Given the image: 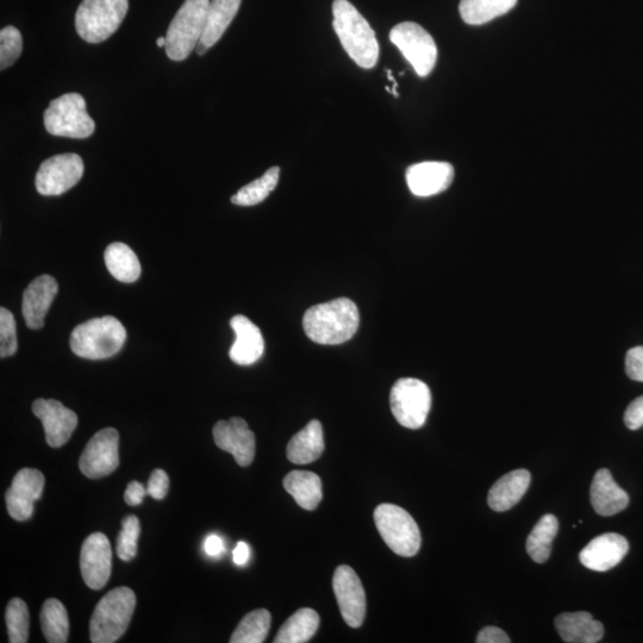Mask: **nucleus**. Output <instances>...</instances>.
I'll use <instances>...</instances> for the list:
<instances>
[{
    "mask_svg": "<svg viewBox=\"0 0 643 643\" xmlns=\"http://www.w3.org/2000/svg\"><path fill=\"white\" fill-rule=\"evenodd\" d=\"M23 49V39L15 27H5L0 31V68L2 71L5 68L14 65Z\"/></svg>",
    "mask_w": 643,
    "mask_h": 643,
    "instance_id": "obj_37",
    "label": "nucleus"
},
{
    "mask_svg": "<svg viewBox=\"0 0 643 643\" xmlns=\"http://www.w3.org/2000/svg\"><path fill=\"white\" fill-rule=\"evenodd\" d=\"M517 0H461L460 16L470 26H482L513 10Z\"/></svg>",
    "mask_w": 643,
    "mask_h": 643,
    "instance_id": "obj_29",
    "label": "nucleus"
},
{
    "mask_svg": "<svg viewBox=\"0 0 643 643\" xmlns=\"http://www.w3.org/2000/svg\"><path fill=\"white\" fill-rule=\"evenodd\" d=\"M324 451L323 428L314 420L297 433L287 445V458L292 464L308 465L321 457Z\"/></svg>",
    "mask_w": 643,
    "mask_h": 643,
    "instance_id": "obj_25",
    "label": "nucleus"
},
{
    "mask_svg": "<svg viewBox=\"0 0 643 643\" xmlns=\"http://www.w3.org/2000/svg\"><path fill=\"white\" fill-rule=\"evenodd\" d=\"M454 174V167L448 162H421L408 168L407 183L412 195L432 197L448 190Z\"/></svg>",
    "mask_w": 643,
    "mask_h": 643,
    "instance_id": "obj_18",
    "label": "nucleus"
},
{
    "mask_svg": "<svg viewBox=\"0 0 643 643\" xmlns=\"http://www.w3.org/2000/svg\"><path fill=\"white\" fill-rule=\"evenodd\" d=\"M148 495L147 488L139 482H131L127 486L126 493H124V501L131 507H136L143 502V498Z\"/></svg>",
    "mask_w": 643,
    "mask_h": 643,
    "instance_id": "obj_43",
    "label": "nucleus"
},
{
    "mask_svg": "<svg viewBox=\"0 0 643 643\" xmlns=\"http://www.w3.org/2000/svg\"><path fill=\"white\" fill-rule=\"evenodd\" d=\"M120 434L115 428H104L93 435L81 453L79 468L85 477L99 479L109 476L120 465Z\"/></svg>",
    "mask_w": 643,
    "mask_h": 643,
    "instance_id": "obj_12",
    "label": "nucleus"
},
{
    "mask_svg": "<svg viewBox=\"0 0 643 643\" xmlns=\"http://www.w3.org/2000/svg\"><path fill=\"white\" fill-rule=\"evenodd\" d=\"M112 567L111 545L103 533H93L80 552V570L84 582L92 590H101L109 582Z\"/></svg>",
    "mask_w": 643,
    "mask_h": 643,
    "instance_id": "obj_15",
    "label": "nucleus"
},
{
    "mask_svg": "<svg viewBox=\"0 0 643 643\" xmlns=\"http://www.w3.org/2000/svg\"><path fill=\"white\" fill-rule=\"evenodd\" d=\"M136 607V596L129 588H116L106 593L97 604L90 621L93 643H112L127 632Z\"/></svg>",
    "mask_w": 643,
    "mask_h": 643,
    "instance_id": "obj_4",
    "label": "nucleus"
},
{
    "mask_svg": "<svg viewBox=\"0 0 643 643\" xmlns=\"http://www.w3.org/2000/svg\"><path fill=\"white\" fill-rule=\"evenodd\" d=\"M360 315L357 305L351 299L339 298L318 304L305 312L304 332L311 341L320 345H341L357 333Z\"/></svg>",
    "mask_w": 643,
    "mask_h": 643,
    "instance_id": "obj_1",
    "label": "nucleus"
},
{
    "mask_svg": "<svg viewBox=\"0 0 643 643\" xmlns=\"http://www.w3.org/2000/svg\"><path fill=\"white\" fill-rule=\"evenodd\" d=\"M530 482H532V476L527 470H516L505 474L489 492V507L497 513L514 508L526 495Z\"/></svg>",
    "mask_w": 643,
    "mask_h": 643,
    "instance_id": "obj_24",
    "label": "nucleus"
},
{
    "mask_svg": "<svg viewBox=\"0 0 643 643\" xmlns=\"http://www.w3.org/2000/svg\"><path fill=\"white\" fill-rule=\"evenodd\" d=\"M251 558V548L246 542H239L233 552V560L237 566H243L248 563Z\"/></svg>",
    "mask_w": 643,
    "mask_h": 643,
    "instance_id": "obj_45",
    "label": "nucleus"
},
{
    "mask_svg": "<svg viewBox=\"0 0 643 643\" xmlns=\"http://www.w3.org/2000/svg\"><path fill=\"white\" fill-rule=\"evenodd\" d=\"M478 643H509L510 639L507 633L501 628L485 627L480 630L477 636Z\"/></svg>",
    "mask_w": 643,
    "mask_h": 643,
    "instance_id": "obj_42",
    "label": "nucleus"
},
{
    "mask_svg": "<svg viewBox=\"0 0 643 643\" xmlns=\"http://www.w3.org/2000/svg\"><path fill=\"white\" fill-rule=\"evenodd\" d=\"M33 412L41 420L45 428L46 441L53 448L66 445L78 426L76 412L55 399H36L33 403Z\"/></svg>",
    "mask_w": 643,
    "mask_h": 643,
    "instance_id": "obj_16",
    "label": "nucleus"
},
{
    "mask_svg": "<svg viewBox=\"0 0 643 643\" xmlns=\"http://www.w3.org/2000/svg\"><path fill=\"white\" fill-rule=\"evenodd\" d=\"M272 616L266 609L252 611L242 618L230 638L232 643H262L270 633Z\"/></svg>",
    "mask_w": 643,
    "mask_h": 643,
    "instance_id": "obj_33",
    "label": "nucleus"
},
{
    "mask_svg": "<svg viewBox=\"0 0 643 643\" xmlns=\"http://www.w3.org/2000/svg\"><path fill=\"white\" fill-rule=\"evenodd\" d=\"M333 589L343 620L349 627H361L366 616V595L352 567L342 565L336 568Z\"/></svg>",
    "mask_w": 643,
    "mask_h": 643,
    "instance_id": "obj_13",
    "label": "nucleus"
},
{
    "mask_svg": "<svg viewBox=\"0 0 643 643\" xmlns=\"http://www.w3.org/2000/svg\"><path fill=\"white\" fill-rule=\"evenodd\" d=\"M106 268L118 282L135 283L141 276V264L133 249L122 242L111 243L104 253Z\"/></svg>",
    "mask_w": 643,
    "mask_h": 643,
    "instance_id": "obj_27",
    "label": "nucleus"
},
{
    "mask_svg": "<svg viewBox=\"0 0 643 643\" xmlns=\"http://www.w3.org/2000/svg\"><path fill=\"white\" fill-rule=\"evenodd\" d=\"M5 620L10 643L28 642L30 616L26 602L21 598L11 599L6 609Z\"/></svg>",
    "mask_w": 643,
    "mask_h": 643,
    "instance_id": "obj_35",
    "label": "nucleus"
},
{
    "mask_svg": "<svg viewBox=\"0 0 643 643\" xmlns=\"http://www.w3.org/2000/svg\"><path fill=\"white\" fill-rule=\"evenodd\" d=\"M59 291L55 278L43 274L29 284L23 293L22 311L27 327L33 330L45 326V318Z\"/></svg>",
    "mask_w": 643,
    "mask_h": 643,
    "instance_id": "obj_20",
    "label": "nucleus"
},
{
    "mask_svg": "<svg viewBox=\"0 0 643 643\" xmlns=\"http://www.w3.org/2000/svg\"><path fill=\"white\" fill-rule=\"evenodd\" d=\"M560 638L568 643H596L602 640L604 627L590 613H565L555 618Z\"/></svg>",
    "mask_w": 643,
    "mask_h": 643,
    "instance_id": "obj_23",
    "label": "nucleus"
},
{
    "mask_svg": "<svg viewBox=\"0 0 643 643\" xmlns=\"http://www.w3.org/2000/svg\"><path fill=\"white\" fill-rule=\"evenodd\" d=\"M374 522L386 545L401 557H414L421 548V532L414 518L395 504H380Z\"/></svg>",
    "mask_w": 643,
    "mask_h": 643,
    "instance_id": "obj_7",
    "label": "nucleus"
},
{
    "mask_svg": "<svg viewBox=\"0 0 643 643\" xmlns=\"http://www.w3.org/2000/svg\"><path fill=\"white\" fill-rule=\"evenodd\" d=\"M591 503L601 516H614L628 507V493L615 483L611 472L602 468L596 473L591 485Z\"/></svg>",
    "mask_w": 643,
    "mask_h": 643,
    "instance_id": "obj_22",
    "label": "nucleus"
},
{
    "mask_svg": "<svg viewBox=\"0 0 643 643\" xmlns=\"http://www.w3.org/2000/svg\"><path fill=\"white\" fill-rule=\"evenodd\" d=\"M242 0H211L201 42L208 48L215 46L234 21Z\"/></svg>",
    "mask_w": 643,
    "mask_h": 643,
    "instance_id": "obj_28",
    "label": "nucleus"
},
{
    "mask_svg": "<svg viewBox=\"0 0 643 643\" xmlns=\"http://www.w3.org/2000/svg\"><path fill=\"white\" fill-rule=\"evenodd\" d=\"M558 530V518L551 514L542 516L540 521L536 523L532 533L528 536L526 545L529 557L535 563L545 564L551 557L552 542L557 536Z\"/></svg>",
    "mask_w": 643,
    "mask_h": 643,
    "instance_id": "obj_31",
    "label": "nucleus"
},
{
    "mask_svg": "<svg viewBox=\"0 0 643 643\" xmlns=\"http://www.w3.org/2000/svg\"><path fill=\"white\" fill-rule=\"evenodd\" d=\"M141 533L140 521L134 515H129L122 522V530L117 538L116 552L123 561H131L137 554V541Z\"/></svg>",
    "mask_w": 643,
    "mask_h": 643,
    "instance_id": "obj_36",
    "label": "nucleus"
},
{
    "mask_svg": "<svg viewBox=\"0 0 643 643\" xmlns=\"http://www.w3.org/2000/svg\"><path fill=\"white\" fill-rule=\"evenodd\" d=\"M390 40L414 67L418 76L424 78L432 73L438 61V47L433 36L420 24L414 22L397 24L391 30Z\"/></svg>",
    "mask_w": 643,
    "mask_h": 643,
    "instance_id": "obj_10",
    "label": "nucleus"
},
{
    "mask_svg": "<svg viewBox=\"0 0 643 643\" xmlns=\"http://www.w3.org/2000/svg\"><path fill=\"white\" fill-rule=\"evenodd\" d=\"M128 10V0H83L76 14L77 33L89 43L108 40L121 27Z\"/></svg>",
    "mask_w": 643,
    "mask_h": 643,
    "instance_id": "obj_6",
    "label": "nucleus"
},
{
    "mask_svg": "<svg viewBox=\"0 0 643 643\" xmlns=\"http://www.w3.org/2000/svg\"><path fill=\"white\" fill-rule=\"evenodd\" d=\"M40 618L42 633L49 643L67 642L70 635V620H68L65 605L59 599H47L43 604Z\"/></svg>",
    "mask_w": 643,
    "mask_h": 643,
    "instance_id": "obj_32",
    "label": "nucleus"
},
{
    "mask_svg": "<svg viewBox=\"0 0 643 643\" xmlns=\"http://www.w3.org/2000/svg\"><path fill=\"white\" fill-rule=\"evenodd\" d=\"M208 49H209V48H208V47H206L205 45H203V43H202V42H199V43H198V45H197V47H196V52H197L199 55H204L206 52H208Z\"/></svg>",
    "mask_w": 643,
    "mask_h": 643,
    "instance_id": "obj_46",
    "label": "nucleus"
},
{
    "mask_svg": "<svg viewBox=\"0 0 643 643\" xmlns=\"http://www.w3.org/2000/svg\"><path fill=\"white\" fill-rule=\"evenodd\" d=\"M333 27L343 49L355 64L371 70L379 60L376 33L366 18L348 0H334Z\"/></svg>",
    "mask_w": 643,
    "mask_h": 643,
    "instance_id": "obj_2",
    "label": "nucleus"
},
{
    "mask_svg": "<svg viewBox=\"0 0 643 643\" xmlns=\"http://www.w3.org/2000/svg\"><path fill=\"white\" fill-rule=\"evenodd\" d=\"M156 45H158V47L160 48L166 47V37H160V39L156 41Z\"/></svg>",
    "mask_w": 643,
    "mask_h": 643,
    "instance_id": "obj_47",
    "label": "nucleus"
},
{
    "mask_svg": "<svg viewBox=\"0 0 643 643\" xmlns=\"http://www.w3.org/2000/svg\"><path fill=\"white\" fill-rule=\"evenodd\" d=\"M84 174V161L78 154L52 156L42 162L35 185L42 196H60L76 186Z\"/></svg>",
    "mask_w": 643,
    "mask_h": 643,
    "instance_id": "obj_11",
    "label": "nucleus"
},
{
    "mask_svg": "<svg viewBox=\"0 0 643 643\" xmlns=\"http://www.w3.org/2000/svg\"><path fill=\"white\" fill-rule=\"evenodd\" d=\"M212 434L217 447L232 454L237 464L247 467L253 463L255 435L243 418L232 417L229 421H218Z\"/></svg>",
    "mask_w": 643,
    "mask_h": 643,
    "instance_id": "obj_17",
    "label": "nucleus"
},
{
    "mask_svg": "<svg viewBox=\"0 0 643 643\" xmlns=\"http://www.w3.org/2000/svg\"><path fill=\"white\" fill-rule=\"evenodd\" d=\"M127 340V330L112 316L93 318L73 330L70 346L80 358L103 360L114 357Z\"/></svg>",
    "mask_w": 643,
    "mask_h": 643,
    "instance_id": "obj_3",
    "label": "nucleus"
},
{
    "mask_svg": "<svg viewBox=\"0 0 643 643\" xmlns=\"http://www.w3.org/2000/svg\"><path fill=\"white\" fill-rule=\"evenodd\" d=\"M45 489V476L34 468H23L12 480L5 501L14 520L24 522L34 514V505Z\"/></svg>",
    "mask_w": 643,
    "mask_h": 643,
    "instance_id": "obj_14",
    "label": "nucleus"
},
{
    "mask_svg": "<svg viewBox=\"0 0 643 643\" xmlns=\"http://www.w3.org/2000/svg\"><path fill=\"white\" fill-rule=\"evenodd\" d=\"M43 120L49 134L70 139H86L96 129L95 121L87 114L85 99L79 93H66L54 99Z\"/></svg>",
    "mask_w": 643,
    "mask_h": 643,
    "instance_id": "obj_8",
    "label": "nucleus"
},
{
    "mask_svg": "<svg viewBox=\"0 0 643 643\" xmlns=\"http://www.w3.org/2000/svg\"><path fill=\"white\" fill-rule=\"evenodd\" d=\"M628 551L629 543L624 536L607 533L593 539L579 553V560L591 571L607 572L620 564Z\"/></svg>",
    "mask_w": 643,
    "mask_h": 643,
    "instance_id": "obj_19",
    "label": "nucleus"
},
{
    "mask_svg": "<svg viewBox=\"0 0 643 643\" xmlns=\"http://www.w3.org/2000/svg\"><path fill=\"white\" fill-rule=\"evenodd\" d=\"M626 372L630 379L643 383V347H634L628 351Z\"/></svg>",
    "mask_w": 643,
    "mask_h": 643,
    "instance_id": "obj_40",
    "label": "nucleus"
},
{
    "mask_svg": "<svg viewBox=\"0 0 643 643\" xmlns=\"http://www.w3.org/2000/svg\"><path fill=\"white\" fill-rule=\"evenodd\" d=\"M170 489V478L164 470H155L149 478L147 492L154 499H164Z\"/></svg>",
    "mask_w": 643,
    "mask_h": 643,
    "instance_id": "obj_39",
    "label": "nucleus"
},
{
    "mask_svg": "<svg viewBox=\"0 0 643 643\" xmlns=\"http://www.w3.org/2000/svg\"><path fill=\"white\" fill-rule=\"evenodd\" d=\"M210 0H185L174 16L166 35V54L173 61H183L201 42L208 17Z\"/></svg>",
    "mask_w": 643,
    "mask_h": 643,
    "instance_id": "obj_5",
    "label": "nucleus"
},
{
    "mask_svg": "<svg viewBox=\"0 0 643 643\" xmlns=\"http://www.w3.org/2000/svg\"><path fill=\"white\" fill-rule=\"evenodd\" d=\"M320 627V616L315 610L299 609L287 620L274 639L276 643L308 642Z\"/></svg>",
    "mask_w": 643,
    "mask_h": 643,
    "instance_id": "obj_30",
    "label": "nucleus"
},
{
    "mask_svg": "<svg viewBox=\"0 0 643 643\" xmlns=\"http://www.w3.org/2000/svg\"><path fill=\"white\" fill-rule=\"evenodd\" d=\"M226 551L224 541L221 536L211 534L204 541V552L211 558L221 557L223 552Z\"/></svg>",
    "mask_w": 643,
    "mask_h": 643,
    "instance_id": "obj_44",
    "label": "nucleus"
},
{
    "mask_svg": "<svg viewBox=\"0 0 643 643\" xmlns=\"http://www.w3.org/2000/svg\"><path fill=\"white\" fill-rule=\"evenodd\" d=\"M279 177L280 168L278 166L271 167L264 176L252 181L251 184L243 186L232 197V203L239 206H253L264 202L276 190Z\"/></svg>",
    "mask_w": 643,
    "mask_h": 643,
    "instance_id": "obj_34",
    "label": "nucleus"
},
{
    "mask_svg": "<svg viewBox=\"0 0 643 643\" xmlns=\"http://www.w3.org/2000/svg\"><path fill=\"white\" fill-rule=\"evenodd\" d=\"M284 488L304 510H315L322 501V482L315 473L292 471L284 479Z\"/></svg>",
    "mask_w": 643,
    "mask_h": 643,
    "instance_id": "obj_26",
    "label": "nucleus"
},
{
    "mask_svg": "<svg viewBox=\"0 0 643 643\" xmlns=\"http://www.w3.org/2000/svg\"><path fill=\"white\" fill-rule=\"evenodd\" d=\"M18 348L16 321L8 309H0V358L5 359L16 354Z\"/></svg>",
    "mask_w": 643,
    "mask_h": 643,
    "instance_id": "obj_38",
    "label": "nucleus"
},
{
    "mask_svg": "<svg viewBox=\"0 0 643 643\" xmlns=\"http://www.w3.org/2000/svg\"><path fill=\"white\" fill-rule=\"evenodd\" d=\"M390 405L393 416L401 426L420 429L426 424L432 408V392L421 380L402 378L392 387Z\"/></svg>",
    "mask_w": 643,
    "mask_h": 643,
    "instance_id": "obj_9",
    "label": "nucleus"
},
{
    "mask_svg": "<svg viewBox=\"0 0 643 643\" xmlns=\"http://www.w3.org/2000/svg\"><path fill=\"white\" fill-rule=\"evenodd\" d=\"M230 326L236 335L234 345L230 348V359L241 366L255 364L265 352V341L261 330L243 315L233 317Z\"/></svg>",
    "mask_w": 643,
    "mask_h": 643,
    "instance_id": "obj_21",
    "label": "nucleus"
},
{
    "mask_svg": "<svg viewBox=\"0 0 643 643\" xmlns=\"http://www.w3.org/2000/svg\"><path fill=\"white\" fill-rule=\"evenodd\" d=\"M624 423L630 430H638L643 427V396L636 398L629 404L624 414Z\"/></svg>",
    "mask_w": 643,
    "mask_h": 643,
    "instance_id": "obj_41",
    "label": "nucleus"
}]
</instances>
